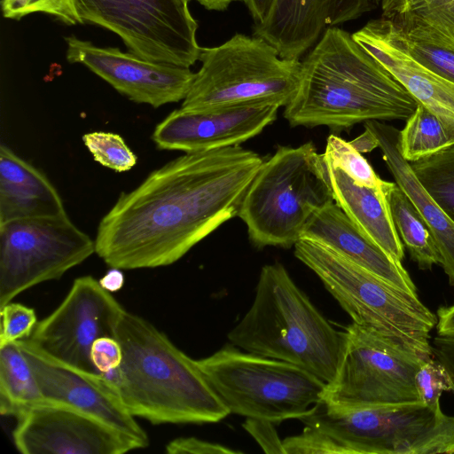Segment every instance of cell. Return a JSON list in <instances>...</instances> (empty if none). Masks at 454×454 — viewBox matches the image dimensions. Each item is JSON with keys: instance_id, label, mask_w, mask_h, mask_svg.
Here are the masks:
<instances>
[{"instance_id": "25", "label": "cell", "mask_w": 454, "mask_h": 454, "mask_svg": "<svg viewBox=\"0 0 454 454\" xmlns=\"http://www.w3.org/2000/svg\"><path fill=\"white\" fill-rule=\"evenodd\" d=\"M43 397L18 341L0 347V411L16 419Z\"/></svg>"}, {"instance_id": "31", "label": "cell", "mask_w": 454, "mask_h": 454, "mask_svg": "<svg viewBox=\"0 0 454 454\" xmlns=\"http://www.w3.org/2000/svg\"><path fill=\"white\" fill-rule=\"evenodd\" d=\"M82 141L94 160L106 168L126 172L137 164L136 154L118 134L93 131L84 134Z\"/></svg>"}, {"instance_id": "20", "label": "cell", "mask_w": 454, "mask_h": 454, "mask_svg": "<svg viewBox=\"0 0 454 454\" xmlns=\"http://www.w3.org/2000/svg\"><path fill=\"white\" fill-rule=\"evenodd\" d=\"M301 238L322 243L396 286L418 294L402 262L392 259L359 231L335 201L314 214Z\"/></svg>"}, {"instance_id": "4", "label": "cell", "mask_w": 454, "mask_h": 454, "mask_svg": "<svg viewBox=\"0 0 454 454\" xmlns=\"http://www.w3.org/2000/svg\"><path fill=\"white\" fill-rule=\"evenodd\" d=\"M247 352L295 364L332 383L346 347L336 330L279 262L262 268L254 301L228 333Z\"/></svg>"}, {"instance_id": "33", "label": "cell", "mask_w": 454, "mask_h": 454, "mask_svg": "<svg viewBox=\"0 0 454 454\" xmlns=\"http://www.w3.org/2000/svg\"><path fill=\"white\" fill-rule=\"evenodd\" d=\"M419 401L434 410H440L443 392L452 391L453 383L447 369L434 357L423 362L415 376Z\"/></svg>"}, {"instance_id": "40", "label": "cell", "mask_w": 454, "mask_h": 454, "mask_svg": "<svg viewBox=\"0 0 454 454\" xmlns=\"http://www.w3.org/2000/svg\"><path fill=\"white\" fill-rule=\"evenodd\" d=\"M436 317L437 335L454 339V304L439 308Z\"/></svg>"}, {"instance_id": "7", "label": "cell", "mask_w": 454, "mask_h": 454, "mask_svg": "<svg viewBox=\"0 0 454 454\" xmlns=\"http://www.w3.org/2000/svg\"><path fill=\"white\" fill-rule=\"evenodd\" d=\"M197 364L230 413L274 423L306 416L323 401L327 385L295 364L232 344Z\"/></svg>"}, {"instance_id": "9", "label": "cell", "mask_w": 454, "mask_h": 454, "mask_svg": "<svg viewBox=\"0 0 454 454\" xmlns=\"http://www.w3.org/2000/svg\"><path fill=\"white\" fill-rule=\"evenodd\" d=\"M349 454H454V415L420 401L334 409L323 402L300 419Z\"/></svg>"}, {"instance_id": "41", "label": "cell", "mask_w": 454, "mask_h": 454, "mask_svg": "<svg viewBox=\"0 0 454 454\" xmlns=\"http://www.w3.org/2000/svg\"><path fill=\"white\" fill-rule=\"evenodd\" d=\"M100 286L110 293L120 291L124 285V275L121 269L111 268L99 280Z\"/></svg>"}, {"instance_id": "10", "label": "cell", "mask_w": 454, "mask_h": 454, "mask_svg": "<svg viewBox=\"0 0 454 454\" xmlns=\"http://www.w3.org/2000/svg\"><path fill=\"white\" fill-rule=\"evenodd\" d=\"M335 380L323 403L334 409L419 401L415 376L427 359L384 335L352 323Z\"/></svg>"}, {"instance_id": "1", "label": "cell", "mask_w": 454, "mask_h": 454, "mask_svg": "<svg viewBox=\"0 0 454 454\" xmlns=\"http://www.w3.org/2000/svg\"><path fill=\"white\" fill-rule=\"evenodd\" d=\"M262 162L239 145L188 152L167 162L120 194L98 223L96 254L121 270L173 264L238 215Z\"/></svg>"}, {"instance_id": "16", "label": "cell", "mask_w": 454, "mask_h": 454, "mask_svg": "<svg viewBox=\"0 0 454 454\" xmlns=\"http://www.w3.org/2000/svg\"><path fill=\"white\" fill-rule=\"evenodd\" d=\"M18 343L31 365L43 402L85 413L134 440L141 449L149 445L146 432L126 409L106 374L85 372L66 365L24 339Z\"/></svg>"}, {"instance_id": "37", "label": "cell", "mask_w": 454, "mask_h": 454, "mask_svg": "<svg viewBox=\"0 0 454 454\" xmlns=\"http://www.w3.org/2000/svg\"><path fill=\"white\" fill-rule=\"evenodd\" d=\"M274 422L256 418H247L242 424L244 429L255 440L265 453L286 454Z\"/></svg>"}, {"instance_id": "44", "label": "cell", "mask_w": 454, "mask_h": 454, "mask_svg": "<svg viewBox=\"0 0 454 454\" xmlns=\"http://www.w3.org/2000/svg\"><path fill=\"white\" fill-rule=\"evenodd\" d=\"M195 1L200 3L206 9L211 10V11H224L233 2H237V1L244 2V0H195Z\"/></svg>"}, {"instance_id": "30", "label": "cell", "mask_w": 454, "mask_h": 454, "mask_svg": "<svg viewBox=\"0 0 454 454\" xmlns=\"http://www.w3.org/2000/svg\"><path fill=\"white\" fill-rule=\"evenodd\" d=\"M324 156L359 185L378 188L384 182L361 153L349 142L334 134L327 137Z\"/></svg>"}, {"instance_id": "28", "label": "cell", "mask_w": 454, "mask_h": 454, "mask_svg": "<svg viewBox=\"0 0 454 454\" xmlns=\"http://www.w3.org/2000/svg\"><path fill=\"white\" fill-rule=\"evenodd\" d=\"M382 18L427 25L454 43V0H380Z\"/></svg>"}, {"instance_id": "39", "label": "cell", "mask_w": 454, "mask_h": 454, "mask_svg": "<svg viewBox=\"0 0 454 454\" xmlns=\"http://www.w3.org/2000/svg\"><path fill=\"white\" fill-rule=\"evenodd\" d=\"M434 357L449 372L452 380L454 392V339L436 336L432 344Z\"/></svg>"}, {"instance_id": "13", "label": "cell", "mask_w": 454, "mask_h": 454, "mask_svg": "<svg viewBox=\"0 0 454 454\" xmlns=\"http://www.w3.org/2000/svg\"><path fill=\"white\" fill-rule=\"evenodd\" d=\"M125 309L91 276L74 279L67 296L24 339L44 355L74 369L96 373L90 351L114 328Z\"/></svg>"}, {"instance_id": "19", "label": "cell", "mask_w": 454, "mask_h": 454, "mask_svg": "<svg viewBox=\"0 0 454 454\" xmlns=\"http://www.w3.org/2000/svg\"><path fill=\"white\" fill-rule=\"evenodd\" d=\"M353 39L379 61L414 98L435 114L454 133V82L433 73L406 51L394 24L372 20L352 34Z\"/></svg>"}, {"instance_id": "38", "label": "cell", "mask_w": 454, "mask_h": 454, "mask_svg": "<svg viewBox=\"0 0 454 454\" xmlns=\"http://www.w3.org/2000/svg\"><path fill=\"white\" fill-rule=\"evenodd\" d=\"M169 454H238L235 450L219 443L200 440L196 437H181L172 440L166 445Z\"/></svg>"}, {"instance_id": "5", "label": "cell", "mask_w": 454, "mask_h": 454, "mask_svg": "<svg viewBox=\"0 0 454 454\" xmlns=\"http://www.w3.org/2000/svg\"><path fill=\"white\" fill-rule=\"evenodd\" d=\"M294 255L320 278L353 322L395 341L425 359L434 357L430 333L437 317L419 298L306 238Z\"/></svg>"}, {"instance_id": "26", "label": "cell", "mask_w": 454, "mask_h": 454, "mask_svg": "<svg viewBox=\"0 0 454 454\" xmlns=\"http://www.w3.org/2000/svg\"><path fill=\"white\" fill-rule=\"evenodd\" d=\"M399 145L408 162L431 156L454 145V133L433 112L418 103L399 132Z\"/></svg>"}, {"instance_id": "42", "label": "cell", "mask_w": 454, "mask_h": 454, "mask_svg": "<svg viewBox=\"0 0 454 454\" xmlns=\"http://www.w3.org/2000/svg\"><path fill=\"white\" fill-rule=\"evenodd\" d=\"M255 24L262 22L267 17L273 0H244Z\"/></svg>"}, {"instance_id": "34", "label": "cell", "mask_w": 454, "mask_h": 454, "mask_svg": "<svg viewBox=\"0 0 454 454\" xmlns=\"http://www.w3.org/2000/svg\"><path fill=\"white\" fill-rule=\"evenodd\" d=\"M0 347L30 336L37 321L34 309L18 302L0 308Z\"/></svg>"}, {"instance_id": "27", "label": "cell", "mask_w": 454, "mask_h": 454, "mask_svg": "<svg viewBox=\"0 0 454 454\" xmlns=\"http://www.w3.org/2000/svg\"><path fill=\"white\" fill-rule=\"evenodd\" d=\"M394 26L406 51L416 61L454 82V43L424 24L408 21Z\"/></svg>"}, {"instance_id": "11", "label": "cell", "mask_w": 454, "mask_h": 454, "mask_svg": "<svg viewBox=\"0 0 454 454\" xmlns=\"http://www.w3.org/2000/svg\"><path fill=\"white\" fill-rule=\"evenodd\" d=\"M79 23L120 36L146 60L190 67L199 60L198 23L189 0H74Z\"/></svg>"}, {"instance_id": "14", "label": "cell", "mask_w": 454, "mask_h": 454, "mask_svg": "<svg viewBox=\"0 0 454 454\" xmlns=\"http://www.w3.org/2000/svg\"><path fill=\"white\" fill-rule=\"evenodd\" d=\"M13 442L23 454H123L139 444L74 408L41 402L17 418Z\"/></svg>"}, {"instance_id": "12", "label": "cell", "mask_w": 454, "mask_h": 454, "mask_svg": "<svg viewBox=\"0 0 454 454\" xmlns=\"http://www.w3.org/2000/svg\"><path fill=\"white\" fill-rule=\"evenodd\" d=\"M93 253L95 240L67 213L0 224V308L38 284L60 278Z\"/></svg>"}, {"instance_id": "15", "label": "cell", "mask_w": 454, "mask_h": 454, "mask_svg": "<svg viewBox=\"0 0 454 454\" xmlns=\"http://www.w3.org/2000/svg\"><path fill=\"white\" fill-rule=\"evenodd\" d=\"M65 41L69 63L85 66L131 101L154 108L184 100L195 76L190 67L153 62L117 47H99L74 35Z\"/></svg>"}, {"instance_id": "23", "label": "cell", "mask_w": 454, "mask_h": 454, "mask_svg": "<svg viewBox=\"0 0 454 454\" xmlns=\"http://www.w3.org/2000/svg\"><path fill=\"white\" fill-rule=\"evenodd\" d=\"M325 160L334 201L369 239L392 259L402 262L403 244L387 199V181L378 188L359 185L340 168Z\"/></svg>"}, {"instance_id": "2", "label": "cell", "mask_w": 454, "mask_h": 454, "mask_svg": "<svg viewBox=\"0 0 454 454\" xmlns=\"http://www.w3.org/2000/svg\"><path fill=\"white\" fill-rule=\"evenodd\" d=\"M417 106L352 35L332 27L301 61L300 86L284 117L293 127L342 130L367 121H406Z\"/></svg>"}, {"instance_id": "29", "label": "cell", "mask_w": 454, "mask_h": 454, "mask_svg": "<svg viewBox=\"0 0 454 454\" xmlns=\"http://www.w3.org/2000/svg\"><path fill=\"white\" fill-rule=\"evenodd\" d=\"M410 164L426 191L454 221V145Z\"/></svg>"}, {"instance_id": "32", "label": "cell", "mask_w": 454, "mask_h": 454, "mask_svg": "<svg viewBox=\"0 0 454 454\" xmlns=\"http://www.w3.org/2000/svg\"><path fill=\"white\" fill-rule=\"evenodd\" d=\"M2 11L5 18L12 20L43 12L67 25L79 23L74 0H2Z\"/></svg>"}, {"instance_id": "6", "label": "cell", "mask_w": 454, "mask_h": 454, "mask_svg": "<svg viewBox=\"0 0 454 454\" xmlns=\"http://www.w3.org/2000/svg\"><path fill=\"white\" fill-rule=\"evenodd\" d=\"M333 201L324 153L312 142L278 146L252 180L238 216L255 247L288 248L301 238L314 214Z\"/></svg>"}, {"instance_id": "8", "label": "cell", "mask_w": 454, "mask_h": 454, "mask_svg": "<svg viewBox=\"0 0 454 454\" xmlns=\"http://www.w3.org/2000/svg\"><path fill=\"white\" fill-rule=\"evenodd\" d=\"M199 60L201 67L181 108L253 103L285 107L300 86L301 61L280 58L258 36L236 34L221 45L201 48Z\"/></svg>"}, {"instance_id": "43", "label": "cell", "mask_w": 454, "mask_h": 454, "mask_svg": "<svg viewBox=\"0 0 454 454\" xmlns=\"http://www.w3.org/2000/svg\"><path fill=\"white\" fill-rule=\"evenodd\" d=\"M349 143L361 153H370L379 147V141L377 137L367 128H364V131L357 137L349 141Z\"/></svg>"}, {"instance_id": "22", "label": "cell", "mask_w": 454, "mask_h": 454, "mask_svg": "<svg viewBox=\"0 0 454 454\" xmlns=\"http://www.w3.org/2000/svg\"><path fill=\"white\" fill-rule=\"evenodd\" d=\"M67 213L55 186L7 145L0 146V224Z\"/></svg>"}, {"instance_id": "21", "label": "cell", "mask_w": 454, "mask_h": 454, "mask_svg": "<svg viewBox=\"0 0 454 454\" xmlns=\"http://www.w3.org/2000/svg\"><path fill=\"white\" fill-rule=\"evenodd\" d=\"M369 129L379 141L382 158L396 184L415 205L427 224L440 254V264L454 286V221L434 201L417 178L410 162L402 155L400 130L380 121H367Z\"/></svg>"}, {"instance_id": "35", "label": "cell", "mask_w": 454, "mask_h": 454, "mask_svg": "<svg viewBox=\"0 0 454 454\" xmlns=\"http://www.w3.org/2000/svg\"><path fill=\"white\" fill-rule=\"evenodd\" d=\"M283 445L286 454H349L340 442L309 426L301 434L284 439Z\"/></svg>"}, {"instance_id": "17", "label": "cell", "mask_w": 454, "mask_h": 454, "mask_svg": "<svg viewBox=\"0 0 454 454\" xmlns=\"http://www.w3.org/2000/svg\"><path fill=\"white\" fill-rule=\"evenodd\" d=\"M278 108L269 103L180 107L157 124L152 138L159 149L184 153L239 145L274 121Z\"/></svg>"}, {"instance_id": "36", "label": "cell", "mask_w": 454, "mask_h": 454, "mask_svg": "<svg viewBox=\"0 0 454 454\" xmlns=\"http://www.w3.org/2000/svg\"><path fill=\"white\" fill-rule=\"evenodd\" d=\"M90 357L96 371L106 374L120 366L122 360V349L114 337L104 336L92 343Z\"/></svg>"}, {"instance_id": "3", "label": "cell", "mask_w": 454, "mask_h": 454, "mask_svg": "<svg viewBox=\"0 0 454 454\" xmlns=\"http://www.w3.org/2000/svg\"><path fill=\"white\" fill-rule=\"evenodd\" d=\"M114 338L122 360L106 374L132 416L160 425L215 423L230 414L197 360L144 317L124 309Z\"/></svg>"}, {"instance_id": "24", "label": "cell", "mask_w": 454, "mask_h": 454, "mask_svg": "<svg viewBox=\"0 0 454 454\" xmlns=\"http://www.w3.org/2000/svg\"><path fill=\"white\" fill-rule=\"evenodd\" d=\"M386 194L397 233L421 270L440 263L433 235L420 213L396 183L387 182Z\"/></svg>"}, {"instance_id": "18", "label": "cell", "mask_w": 454, "mask_h": 454, "mask_svg": "<svg viewBox=\"0 0 454 454\" xmlns=\"http://www.w3.org/2000/svg\"><path fill=\"white\" fill-rule=\"evenodd\" d=\"M380 0H273L254 35L271 44L282 59H299L332 27L361 17Z\"/></svg>"}]
</instances>
